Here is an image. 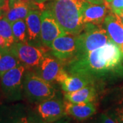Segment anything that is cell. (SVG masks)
Instances as JSON below:
<instances>
[{
	"mask_svg": "<svg viewBox=\"0 0 123 123\" xmlns=\"http://www.w3.org/2000/svg\"><path fill=\"white\" fill-rule=\"evenodd\" d=\"M93 79L80 75H70L62 83V89L64 92H72L79 90L89 85H92Z\"/></svg>",
	"mask_w": 123,
	"mask_h": 123,
	"instance_id": "obj_19",
	"label": "cell"
},
{
	"mask_svg": "<svg viewBox=\"0 0 123 123\" xmlns=\"http://www.w3.org/2000/svg\"><path fill=\"white\" fill-rule=\"evenodd\" d=\"M65 111L67 116H70L80 121L88 120L97 113V107L94 102L85 103H73L65 102Z\"/></svg>",
	"mask_w": 123,
	"mask_h": 123,
	"instance_id": "obj_15",
	"label": "cell"
},
{
	"mask_svg": "<svg viewBox=\"0 0 123 123\" xmlns=\"http://www.w3.org/2000/svg\"><path fill=\"white\" fill-rule=\"evenodd\" d=\"M86 0H53L49 5L60 25L67 34L79 35L84 30L83 9Z\"/></svg>",
	"mask_w": 123,
	"mask_h": 123,
	"instance_id": "obj_2",
	"label": "cell"
},
{
	"mask_svg": "<svg viewBox=\"0 0 123 123\" xmlns=\"http://www.w3.org/2000/svg\"><path fill=\"white\" fill-rule=\"evenodd\" d=\"M105 114L116 123H123V90L111 97Z\"/></svg>",
	"mask_w": 123,
	"mask_h": 123,
	"instance_id": "obj_18",
	"label": "cell"
},
{
	"mask_svg": "<svg viewBox=\"0 0 123 123\" xmlns=\"http://www.w3.org/2000/svg\"></svg>",
	"mask_w": 123,
	"mask_h": 123,
	"instance_id": "obj_35",
	"label": "cell"
},
{
	"mask_svg": "<svg viewBox=\"0 0 123 123\" xmlns=\"http://www.w3.org/2000/svg\"><path fill=\"white\" fill-rule=\"evenodd\" d=\"M104 1H105L107 4H110V3H111L113 0H104Z\"/></svg>",
	"mask_w": 123,
	"mask_h": 123,
	"instance_id": "obj_32",
	"label": "cell"
},
{
	"mask_svg": "<svg viewBox=\"0 0 123 123\" xmlns=\"http://www.w3.org/2000/svg\"><path fill=\"white\" fill-rule=\"evenodd\" d=\"M12 25L15 43H25L27 41V26L25 21L24 19L18 20L14 21Z\"/></svg>",
	"mask_w": 123,
	"mask_h": 123,
	"instance_id": "obj_22",
	"label": "cell"
},
{
	"mask_svg": "<svg viewBox=\"0 0 123 123\" xmlns=\"http://www.w3.org/2000/svg\"><path fill=\"white\" fill-rule=\"evenodd\" d=\"M97 97L96 88L93 84L89 85L75 92H64V98L66 101L73 103H85L94 102Z\"/></svg>",
	"mask_w": 123,
	"mask_h": 123,
	"instance_id": "obj_17",
	"label": "cell"
},
{
	"mask_svg": "<svg viewBox=\"0 0 123 123\" xmlns=\"http://www.w3.org/2000/svg\"><path fill=\"white\" fill-rule=\"evenodd\" d=\"M28 123H47L36 112L27 111Z\"/></svg>",
	"mask_w": 123,
	"mask_h": 123,
	"instance_id": "obj_25",
	"label": "cell"
},
{
	"mask_svg": "<svg viewBox=\"0 0 123 123\" xmlns=\"http://www.w3.org/2000/svg\"><path fill=\"white\" fill-rule=\"evenodd\" d=\"M41 12L31 9L25 21L27 26V42L40 46L41 42Z\"/></svg>",
	"mask_w": 123,
	"mask_h": 123,
	"instance_id": "obj_13",
	"label": "cell"
},
{
	"mask_svg": "<svg viewBox=\"0 0 123 123\" xmlns=\"http://www.w3.org/2000/svg\"><path fill=\"white\" fill-rule=\"evenodd\" d=\"M2 13H3V10H0V17H1Z\"/></svg>",
	"mask_w": 123,
	"mask_h": 123,
	"instance_id": "obj_33",
	"label": "cell"
},
{
	"mask_svg": "<svg viewBox=\"0 0 123 123\" xmlns=\"http://www.w3.org/2000/svg\"><path fill=\"white\" fill-rule=\"evenodd\" d=\"M36 104V113L47 123H54L66 116L65 102L57 96Z\"/></svg>",
	"mask_w": 123,
	"mask_h": 123,
	"instance_id": "obj_9",
	"label": "cell"
},
{
	"mask_svg": "<svg viewBox=\"0 0 123 123\" xmlns=\"http://www.w3.org/2000/svg\"><path fill=\"white\" fill-rule=\"evenodd\" d=\"M110 40H111L105 28L94 24H85L84 30L77 36L76 55L94 51Z\"/></svg>",
	"mask_w": 123,
	"mask_h": 123,
	"instance_id": "obj_5",
	"label": "cell"
},
{
	"mask_svg": "<svg viewBox=\"0 0 123 123\" xmlns=\"http://www.w3.org/2000/svg\"><path fill=\"white\" fill-rule=\"evenodd\" d=\"M111 10L106 2L103 4L90 3L85 1L83 9V21L84 24H94L99 25L105 17L111 12Z\"/></svg>",
	"mask_w": 123,
	"mask_h": 123,
	"instance_id": "obj_11",
	"label": "cell"
},
{
	"mask_svg": "<svg viewBox=\"0 0 123 123\" xmlns=\"http://www.w3.org/2000/svg\"><path fill=\"white\" fill-rule=\"evenodd\" d=\"M32 4L37 6L43 5L44 2L46 1H53V0H30Z\"/></svg>",
	"mask_w": 123,
	"mask_h": 123,
	"instance_id": "obj_27",
	"label": "cell"
},
{
	"mask_svg": "<svg viewBox=\"0 0 123 123\" xmlns=\"http://www.w3.org/2000/svg\"><path fill=\"white\" fill-rule=\"evenodd\" d=\"M9 45L7 40L4 37L0 36V49L8 48Z\"/></svg>",
	"mask_w": 123,
	"mask_h": 123,
	"instance_id": "obj_26",
	"label": "cell"
},
{
	"mask_svg": "<svg viewBox=\"0 0 123 123\" xmlns=\"http://www.w3.org/2000/svg\"><path fill=\"white\" fill-rule=\"evenodd\" d=\"M36 74L49 83L57 81L62 84L69 76L64 70L60 60L54 56L45 55Z\"/></svg>",
	"mask_w": 123,
	"mask_h": 123,
	"instance_id": "obj_7",
	"label": "cell"
},
{
	"mask_svg": "<svg viewBox=\"0 0 123 123\" xmlns=\"http://www.w3.org/2000/svg\"><path fill=\"white\" fill-rule=\"evenodd\" d=\"M108 6L112 12L117 13L123 10V0H113L111 3L108 4Z\"/></svg>",
	"mask_w": 123,
	"mask_h": 123,
	"instance_id": "obj_24",
	"label": "cell"
},
{
	"mask_svg": "<svg viewBox=\"0 0 123 123\" xmlns=\"http://www.w3.org/2000/svg\"><path fill=\"white\" fill-rule=\"evenodd\" d=\"M21 64L10 47L0 49V76Z\"/></svg>",
	"mask_w": 123,
	"mask_h": 123,
	"instance_id": "obj_20",
	"label": "cell"
},
{
	"mask_svg": "<svg viewBox=\"0 0 123 123\" xmlns=\"http://www.w3.org/2000/svg\"><path fill=\"white\" fill-rule=\"evenodd\" d=\"M5 6L6 7L3 8L5 16L10 23H12L18 20H25L34 4L23 0H6Z\"/></svg>",
	"mask_w": 123,
	"mask_h": 123,
	"instance_id": "obj_12",
	"label": "cell"
},
{
	"mask_svg": "<svg viewBox=\"0 0 123 123\" xmlns=\"http://www.w3.org/2000/svg\"><path fill=\"white\" fill-rule=\"evenodd\" d=\"M27 111L21 104L2 106L0 109V123H28Z\"/></svg>",
	"mask_w": 123,
	"mask_h": 123,
	"instance_id": "obj_14",
	"label": "cell"
},
{
	"mask_svg": "<svg viewBox=\"0 0 123 123\" xmlns=\"http://www.w3.org/2000/svg\"><path fill=\"white\" fill-rule=\"evenodd\" d=\"M10 49L26 69H37L45 56L43 49L27 41L14 43Z\"/></svg>",
	"mask_w": 123,
	"mask_h": 123,
	"instance_id": "obj_6",
	"label": "cell"
},
{
	"mask_svg": "<svg viewBox=\"0 0 123 123\" xmlns=\"http://www.w3.org/2000/svg\"><path fill=\"white\" fill-rule=\"evenodd\" d=\"M119 48H120V49L121 53H122V54H123V44H122L121 45H120V46H119Z\"/></svg>",
	"mask_w": 123,
	"mask_h": 123,
	"instance_id": "obj_31",
	"label": "cell"
},
{
	"mask_svg": "<svg viewBox=\"0 0 123 123\" xmlns=\"http://www.w3.org/2000/svg\"><path fill=\"white\" fill-rule=\"evenodd\" d=\"M77 36L66 34L54 40L50 47L53 56L60 61L73 58L77 53Z\"/></svg>",
	"mask_w": 123,
	"mask_h": 123,
	"instance_id": "obj_10",
	"label": "cell"
},
{
	"mask_svg": "<svg viewBox=\"0 0 123 123\" xmlns=\"http://www.w3.org/2000/svg\"><path fill=\"white\" fill-rule=\"evenodd\" d=\"M23 95L32 103H38L56 96L52 84L34 73H25L23 79Z\"/></svg>",
	"mask_w": 123,
	"mask_h": 123,
	"instance_id": "obj_3",
	"label": "cell"
},
{
	"mask_svg": "<svg viewBox=\"0 0 123 123\" xmlns=\"http://www.w3.org/2000/svg\"><path fill=\"white\" fill-rule=\"evenodd\" d=\"M123 54L117 44L110 40L94 51L76 55L70 60L68 71L90 79L104 76L120 66Z\"/></svg>",
	"mask_w": 123,
	"mask_h": 123,
	"instance_id": "obj_1",
	"label": "cell"
},
{
	"mask_svg": "<svg viewBox=\"0 0 123 123\" xmlns=\"http://www.w3.org/2000/svg\"><path fill=\"white\" fill-rule=\"evenodd\" d=\"M116 14L117 16H118V17L120 18V20H121L122 22L123 23V10H121V11H120L116 13Z\"/></svg>",
	"mask_w": 123,
	"mask_h": 123,
	"instance_id": "obj_29",
	"label": "cell"
},
{
	"mask_svg": "<svg viewBox=\"0 0 123 123\" xmlns=\"http://www.w3.org/2000/svg\"><path fill=\"white\" fill-rule=\"evenodd\" d=\"M103 25L111 41L118 47L123 44V23L118 16L111 12L105 18Z\"/></svg>",
	"mask_w": 123,
	"mask_h": 123,
	"instance_id": "obj_16",
	"label": "cell"
},
{
	"mask_svg": "<svg viewBox=\"0 0 123 123\" xmlns=\"http://www.w3.org/2000/svg\"><path fill=\"white\" fill-rule=\"evenodd\" d=\"M0 36L4 37L7 40L9 47H10L15 43L12 25L7 19V18L6 17L4 10L3 13L1 14L0 17Z\"/></svg>",
	"mask_w": 123,
	"mask_h": 123,
	"instance_id": "obj_21",
	"label": "cell"
},
{
	"mask_svg": "<svg viewBox=\"0 0 123 123\" xmlns=\"http://www.w3.org/2000/svg\"><path fill=\"white\" fill-rule=\"evenodd\" d=\"M89 119L90 120L88 119V121L85 123H116L114 120L105 113H102L97 116L94 115Z\"/></svg>",
	"mask_w": 123,
	"mask_h": 123,
	"instance_id": "obj_23",
	"label": "cell"
},
{
	"mask_svg": "<svg viewBox=\"0 0 123 123\" xmlns=\"http://www.w3.org/2000/svg\"><path fill=\"white\" fill-rule=\"evenodd\" d=\"M26 68L22 64L0 76L1 90L9 101H20L23 96V79Z\"/></svg>",
	"mask_w": 123,
	"mask_h": 123,
	"instance_id": "obj_4",
	"label": "cell"
},
{
	"mask_svg": "<svg viewBox=\"0 0 123 123\" xmlns=\"http://www.w3.org/2000/svg\"><path fill=\"white\" fill-rule=\"evenodd\" d=\"M69 123V120L68 119L66 118V117H64V118H62L60 120H57V121H55V122H54V123Z\"/></svg>",
	"mask_w": 123,
	"mask_h": 123,
	"instance_id": "obj_28",
	"label": "cell"
},
{
	"mask_svg": "<svg viewBox=\"0 0 123 123\" xmlns=\"http://www.w3.org/2000/svg\"><path fill=\"white\" fill-rule=\"evenodd\" d=\"M6 4V0H0V10H2Z\"/></svg>",
	"mask_w": 123,
	"mask_h": 123,
	"instance_id": "obj_30",
	"label": "cell"
},
{
	"mask_svg": "<svg viewBox=\"0 0 123 123\" xmlns=\"http://www.w3.org/2000/svg\"><path fill=\"white\" fill-rule=\"evenodd\" d=\"M23 1H30V0H23Z\"/></svg>",
	"mask_w": 123,
	"mask_h": 123,
	"instance_id": "obj_34",
	"label": "cell"
},
{
	"mask_svg": "<svg viewBox=\"0 0 123 123\" xmlns=\"http://www.w3.org/2000/svg\"><path fill=\"white\" fill-rule=\"evenodd\" d=\"M41 42L45 47H50L54 40L66 34L50 9L41 12Z\"/></svg>",
	"mask_w": 123,
	"mask_h": 123,
	"instance_id": "obj_8",
	"label": "cell"
}]
</instances>
